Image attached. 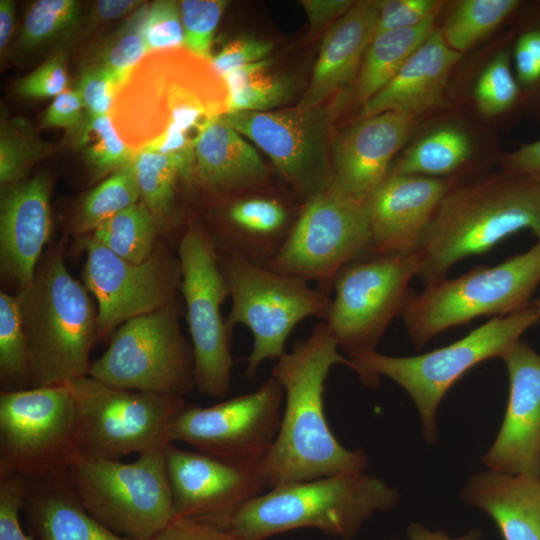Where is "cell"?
Wrapping results in <instances>:
<instances>
[{
	"label": "cell",
	"mask_w": 540,
	"mask_h": 540,
	"mask_svg": "<svg viewBox=\"0 0 540 540\" xmlns=\"http://www.w3.org/2000/svg\"><path fill=\"white\" fill-rule=\"evenodd\" d=\"M224 77L185 47L148 52L118 86L109 113L135 154L176 159L196 172L195 147L204 130L229 111Z\"/></svg>",
	"instance_id": "1"
},
{
	"label": "cell",
	"mask_w": 540,
	"mask_h": 540,
	"mask_svg": "<svg viewBox=\"0 0 540 540\" xmlns=\"http://www.w3.org/2000/svg\"><path fill=\"white\" fill-rule=\"evenodd\" d=\"M339 349L323 321L305 340L277 359L271 376L283 388L284 410L277 436L261 462L269 488L364 471L368 466L365 452L343 446L325 416L329 372L336 364L348 366Z\"/></svg>",
	"instance_id": "2"
},
{
	"label": "cell",
	"mask_w": 540,
	"mask_h": 540,
	"mask_svg": "<svg viewBox=\"0 0 540 540\" xmlns=\"http://www.w3.org/2000/svg\"><path fill=\"white\" fill-rule=\"evenodd\" d=\"M530 230L540 242V179L503 171L450 187L415 250L425 285L469 256Z\"/></svg>",
	"instance_id": "3"
},
{
	"label": "cell",
	"mask_w": 540,
	"mask_h": 540,
	"mask_svg": "<svg viewBox=\"0 0 540 540\" xmlns=\"http://www.w3.org/2000/svg\"><path fill=\"white\" fill-rule=\"evenodd\" d=\"M399 499L380 478L364 471L340 473L272 487L236 511L226 529L244 540L305 528L352 540L375 513L391 511Z\"/></svg>",
	"instance_id": "4"
},
{
	"label": "cell",
	"mask_w": 540,
	"mask_h": 540,
	"mask_svg": "<svg viewBox=\"0 0 540 540\" xmlns=\"http://www.w3.org/2000/svg\"><path fill=\"white\" fill-rule=\"evenodd\" d=\"M86 287L69 273L61 252L41 257L18 293L27 342L30 388L66 385L88 376L98 312Z\"/></svg>",
	"instance_id": "5"
},
{
	"label": "cell",
	"mask_w": 540,
	"mask_h": 540,
	"mask_svg": "<svg viewBox=\"0 0 540 540\" xmlns=\"http://www.w3.org/2000/svg\"><path fill=\"white\" fill-rule=\"evenodd\" d=\"M539 319L530 304L493 317L461 339L430 352L397 357L375 350L346 357L348 367L367 387L376 388L382 376L398 384L416 406L424 440L433 443L438 437L437 409L451 386L482 361L501 358Z\"/></svg>",
	"instance_id": "6"
},
{
	"label": "cell",
	"mask_w": 540,
	"mask_h": 540,
	"mask_svg": "<svg viewBox=\"0 0 540 540\" xmlns=\"http://www.w3.org/2000/svg\"><path fill=\"white\" fill-rule=\"evenodd\" d=\"M167 445L138 454L129 463L77 457L67 467V475L81 504L96 520L123 537L149 540L176 518Z\"/></svg>",
	"instance_id": "7"
},
{
	"label": "cell",
	"mask_w": 540,
	"mask_h": 540,
	"mask_svg": "<svg viewBox=\"0 0 540 540\" xmlns=\"http://www.w3.org/2000/svg\"><path fill=\"white\" fill-rule=\"evenodd\" d=\"M540 283V242L495 266L444 277L412 293L401 317L417 348L443 331L480 316H504L530 305Z\"/></svg>",
	"instance_id": "8"
},
{
	"label": "cell",
	"mask_w": 540,
	"mask_h": 540,
	"mask_svg": "<svg viewBox=\"0 0 540 540\" xmlns=\"http://www.w3.org/2000/svg\"><path fill=\"white\" fill-rule=\"evenodd\" d=\"M231 310L225 319L230 332L246 326L253 343L244 376L253 378L268 359L287 351L286 341L299 322L308 317L326 319L330 296L309 281L256 265L232 253H218Z\"/></svg>",
	"instance_id": "9"
},
{
	"label": "cell",
	"mask_w": 540,
	"mask_h": 540,
	"mask_svg": "<svg viewBox=\"0 0 540 540\" xmlns=\"http://www.w3.org/2000/svg\"><path fill=\"white\" fill-rule=\"evenodd\" d=\"M75 408L78 457L120 459L169 444L183 397L122 389L85 376L66 384Z\"/></svg>",
	"instance_id": "10"
},
{
	"label": "cell",
	"mask_w": 540,
	"mask_h": 540,
	"mask_svg": "<svg viewBox=\"0 0 540 540\" xmlns=\"http://www.w3.org/2000/svg\"><path fill=\"white\" fill-rule=\"evenodd\" d=\"M88 376L122 389L176 397L190 393L195 387L193 354L174 301L118 327Z\"/></svg>",
	"instance_id": "11"
},
{
	"label": "cell",
	"mask_w": 540,
	"mask_h": 540,
	"mask_svg": "<svg viewBox=\"0 0 540 540\" xmlns=\"http://www.w3.org/2000/svg\"><path fill=\"white\" fill-rule=\"evenodd\" d=\"M178 259L179 290L192 341L194 386L206 396L222 398L231 390L233 368L231 332L221 314L229 292L215 243L196 222L180 238Z\"/></svg>",
	"instance_id": "12"
},
{
	"label": "cell",
	"mask_w": 540,
	"mask_h": 540,
	"mask_svg": "<svg viewBox=\"0 0 540 540\" xmlns=\"http://www.w3.org/2000/svg\"><path fill=\"white\" fill-rule=\"evenodd\" d=\"M369 254L365 201L328 187L303 201L283 247L266 267L316 282L329 295L338 273Z\"/></svg>",
	"instance_id": "13"
},
{
	"label": "cell",
	"mask_w": 540,
	"mask_h": 540,
	"mask_svg": "<svg viewBox=\"0 0 540 540\" xmlns=\"http://www.w3.org/2000/svg\"><path fill=\"white\" fill-rule=\"evenodd\" d=\"M345 99L341 92L314 107L226 113L219 119L255 143L304 201L331 185L332 128Z\"/></svg>",
	"instance_id": "14"
},
{
	"label": "cell",
	"mask_w": 540,
	"mask_h": 540,
	"mask_svg": "<svg viewBox=\"0 0 540 540\" xmlns=\"http://www.w3.org/2000/svg\"><path fill=\"white\" fill-rule=\"evenodd\" d=\"M418 272L419 260L411 253L372 255L338 273L324 322L346 357L375 351L412 295L410 282Z\"/></svg>",
	"instance_id": "15"
},
{
	"label": "cell",
	"mask_w": 540,
	"mask_h": 540,
	"mask_svg": "<svg viewBox=\"0 0 540 540\" xmlns=\"http://www.w3.org/2000/svg\"><path fill=\"white\" fill-rule=\"evenodd\" d=\"M78 457L67 385L0 393V477L24 479L67 469Z\"/></svg>",
	"instance_id": "16"
},
{
	"label": "cell",
	"mask_w": 540,
	"mask_h": 540,
	"mask_svg": "<svg viewBox=\"0 0 540 540\" xmlns=\"http://www.w3.org/2000/svg\"><path fill=\"white\" fill-rule=\"evenodd\" d=\"M283 401V388L270 375L253 392L207 407L185 405L168 440L228 461H262L277 436Z\"/></svg>",
	"instance_id": "17"
},
{
	"label": "cell",
	"mask_w": 540,
	"mask_h": 540,
	"mask_svg": "<svg viewBox=\"0 0 540 540\" xmlns=\"http://www.w3.org/2000/svg\"><path fill=\"white\" fill-rule=\"evenodd\" d=\"M86 251L84 282L97 302V341L114 333L126 321L161 309L174 301L181 268L165 248L142 263L127 261L91 235L80 241Z\"/></svg>",
	"instance_id": "18"
},
{
	"label": "cell",
	"mask_w": 540,
	"mask_h": 540,
	"mask_svg": "<svg viewBox=\"0 0 540 540\" xmlns=\"http://www.w3.org/2000/svg\"><path fill=\"white\" fill-rule=\"evenodd\" d=\"M166 467L176 518L221 528L268 484L261 462H234L169 443Z\"/></svg>",
	"instance_id": "19"
},
{
	"label": "cell",
	"mask_w": 540,
	"mask_h": 540,
	"mask_svg": "<svg viewBox=\"0 0 540 540\" xmlns=\"http://www.w3.org/2000/svg\"><path fill=\"white\" fill-rule=\"evenodd\" d=\"M501 359L509 377L508 403L481 461L493 472L540 477V354L519 340Z\"/></svg>",
	"instance_id": "20"
},
{
	"label": "cell",
	"mask_w": 540,
	"mask_h": 540,
	"mask_svg": "<svg viewBox=\"0 0 540 540\" xmlns=\"http://www.w3.org/2000/svg\"><path fill=\"white\" fill-rule=\"evenodd\" d=\"M415 117L396 111L362 116L332 138L331 163L335 191L366 201L389 175L393 156L404 145Z\"/></svg>",
	"instance_id": "21"
},
{
	"label": "cell",
	"mask_w": 540,
	"mask_h": 540,
	"mask_svg": "<svg viewBox=\"0 0 540 540\" xmlns=\"http://www.w3.org/2000/svg\"><path fill=\"white\" fill-rule=\"evenodd\" d=\"M450 187L443 178L389 174L365 201L371 255L414 253Z\"/></svg>",
	"instance_id": "22"
},
{
	"label": "cell",
	"mask_w": 540,
	"mask_h": 540,
	"mask_svg": "<svg viewBox=\"0 0 540 540\" xmlns=\"http://www.w3.org/2000/svg\"><path fill=\"white\" fill-rule=\"evenodd\" d=\"M49 196V181L41 174L13 185L1 197V268L20 290L33 280L50 236Z\"/></svg>",
	"instance_id": "23"
},
{
	"label": "cell",
	"mask_w": 540,
	"mask_h": 540,
	"mask_svg": "<svg viewBox=\"0 0 540 540\" xmlns=\"http://www.w3.org/2000/svg\"><path fill=\"white\" fill-rule=\"evenodd\" d=\"M268 186L231 194L223 227L211 237L218 253L237 254L266 267L283 247L296 219L288 204L267 194ZM300 212V211H299Z\"/></svg>",
	"instance_id": "24"
},
{
	"label": "cell",
	"mask_w": 540,
	"mask_h": 540,
	"mask_svg": "<svg viewBox=\"0 0 540 540\" xmlns=\"http://www.w3.org/2000/svg\"><path fill=\"white\" fill-rule=\"evenodd\" d=\"M376 1H358L324 34L312 77L298 103L321 105L356 80L377 24Z\"/></svg>",
	"instance_id": "25"
},
{
	"label": "cell",
	"mask_w": 540,
	"mask_h": 540,
	"mask_svg": "<svg viewBox=\"0 0 540 540\" xmlns=\"http://www.w3.org/2000/svg\"><path fill=\"white\" fill-rule=\"evenodd\" d=\"M22 512L36 540H132L90 515L78 499L66 469L25 479Z\"/></svg>",
	"instance_id": "26"
},
{
	"label": "cell",
	"mask_w": 540,
	"mask_h": 540,
	"mask_svg": "<svg viewBox=\"0 0 540 540\" xmlns=\"http://www.w3.org/2000/svg\"><path fill=\"white\" fill-rule=\"evenodd\" d=\"M461 55L445 43L436 29L394 77L363 104L362 116L396 111L416 117L437 106Z\"/></svg>",
	"instance_id": "27"
},
{
	"label": "cell",
	"mask_w": 540,
	"mask_h": 540,
	"mask_svg": "<svg viewBox=\"0 0 540 540\" xmlns=\"http://www.w3.org/2000/svg\"><path fill=\"white\" fill-rule=\"evenodd\" d=\"M462 501L485 512L504 540H540V477L486 470L465 482Z\"/></svg>",
	"instance_id": "28"
},
{
	"label": "cell",
	"mask_w": 540,
	"mask_h": 540,
	"mask_svg": "<svg viewBox=\"0 0 540 540\" xmlns=\"http://www.w3.org/2000/svg\"><path fill=\"white\" fill-rule=\"evenodd\" d=\"M195 157L202 184L221 197L268 186V169L258 152L220 119L200 136Z\"/></svg>",
	"instance_id": "29"
},
{
	"label": "cell",
	"mask_w": 540,
	"mask_h": 540,
	"mask_svg": "<svg viewBox=\"0 0 540 540\" xmlns=\"http://www.w3.org/2000/svg\"><path fill=\"white\" fill-rule=\"evenodd\" d=\"M437 14L417 26L375 34L355 80V100L365 104L381 90L410 56L433 34Z\"/></svg>",
	"instance_id": "30"
},
{
	"label": "cell",
	"mask_w": 540,
	"mask_h": 540,
	"mask_svg": "<svg viewBox=\"0 0 540 540\" xmlns=\"http://www.w3.org/2000/svg\"><path fill=\"white\" fill-rule=\"evenodd\" d=\"M473 148V141L465 130L444 125L414 143L389 174L442 178L465 165Z\"/></svg>",
	"instance_id": "31"
},
{
	"label": "cell",
	"mask_w": 540,
	"mask_h": 540,
	"mask_svg": "<svg viewBox=\"0 0 540 540\" xmlns=\"http://www.w3.org/2000/svg\"><path fill=\"white\" fill-rule=\"evenodd\" d=\"M159 221L141 201L114 215L92 231V237L132 263L146 261L155 250Z\"/></svg>",
	"instance_id": "32"
},
{
	"label": "cell",
	"mask_w": 540,
	"mask_h": 540,
	"mask_svg": "<svg viewBox=\"0 0 540 540\" xmlns=\"http://www.w3.org/2000/svg\"><path fill=\"white\" fill-rule=\"evenodd\" d=\"M266 59L240 67L224 76L228 89V113L267 112L284 104L293 93L292 81L269 72Z\"/></svg>",
	"instance_id": "33"
},
{
	"label": "cell",
	"mask_w": 540,
	"mask_h": 540,
	"mask_svg": "<svg viewBox=\"0 0 540 540\" xmlns=\"http://www.w3.org/2000/svg\"><path fill=\"white\" fill-rule=\"evenodd\" d=\"M521 5L519 0H463L438 30L445 43L462 54L493 32Z\"/></svg>",
	"instance_id": "34"
},
{
	"label": "cell",
	"mask_w": 540,
	"mask_h": 540,
	"mask_svg": "<svg viewBox=\"0 0 540 540\" xmlns=\"http://www.w3.org/2000/svg\"><path fill=\"white\" fill-rule=\"evenodd\" d=\"M0 380L2 391L30 388V371L20 299L0 294Z\"/></svg>",
	"instance_id": "35"
},
{
	"label": "cell",
	"mask_w": 540,
	"mask_h": 540,
	"mask_svg": "<svg viewBox=\"0 0 540 540\" xmlns=\"http://www.w3.org/2000/svg\"><path fill=\"white\" fill-rule=\"evenodd\" d=\"M142 202L159 221L170 222L178 179L185 180L179 162L171 156L139 152L133 160Z\"/></svg>",
	"instance_id": "36"
},
{
	"label": "cell",
	"mask_w": 540,
	"mask_h": 540,
	"mask_svg": "<svg viewBox=\"0 0 540 540\" xmlns=\"http://www.w3.org/2000/svg\"><path fill=\"white\" fill-rule=\"evenodd\" d=\"M139 197L135 168L131 162L113 171L85 197L76 230L92 232L104 221L138 203Z\"/></svg>",
	"instance_id": "37"
},
{
	"label": "cell",
	"mask_w": 540,
	"mask_h": 540,
	"mask_svg": "<svg viewBox=\"0 0 540 540\" xmlns=\"http://www.w3.org/2000/svg\"><path fill=\"white\" fill-rule=\"evenodd\" d=\"M479 112L487 117L511 111L523 96L509 51L496 54L481 71L473 90Z\"/></svg>",
	"instance_id": "38"
},
{
	"label": "cell",
	"mask_w": 540,
	"mask_h": 540,
	"mask_svg": "<svg viewBox=\"0 0 540 540\" xmlns=\"http://www.w3.org/2000/svg\"><path fill=\"white\" fill-rule=\"evenodd\" d=\"M77 147L87 163L102 173L131 163L136 156L116 132L109 115L85 117L78 130Z\"/></svg>",
	"instance_id": "39"
},
{
	"label": "cell",
	"mask_w": 540,
	"mask_h": 540,
	"mask_svg": "<svg viewBox=\"0 0 540 540\" xmlns=\"http://www.w3.org/2000/svg\"><path fill=\"white\" fill-rule=\"evenodd\" d=\"M48 149L24 119L15 118L3 123L0 132L1 183L9 184L23 178Z\"/></svg>",
	"instance_id": "40"
},
{
	"label": "cell",
	"mask_w": 540,
	"mask_h": 540,
	"mask_svg": "<svg viewBox=\"0 0 540 540\" xmlns=\"http://www.w3.org/2000/svg\"><path fill=\"white\" fill-rule=\"evenodd\" d=\"M79 17L80 6L75 0H38L26 15L20 44L32 49L51 41L74 27Z\"/></svg>",
	"instance_id": "41"
},
{
	"label": "cell",
	"mask_w": 540,
	"mask_h": 540,
	"mask_svg": "<svg viewBox=\"0 0 540 540\" xmlns=\"http://www.w3.org/2000/svg\"><path fill=\"white\" fill-rule=\"evenodd\" d=\"M227 4L223 0H183L179 3L186 49L211 60L214 32Z\"/></svg>",
	"instance_id": "42"
},
{
	"label": "cell",
	"mask_w": 540,
	"mask_h": 540,
	"mask_svg": "<svg viewBox=\"0 0 540 540\" xmlns=\"http://www.w3.org/2000/svg\"><path fill=\"white\" fill-rule=\"evenodd\" d=\"M145 5L137 9L125 25L104 45L92 62L111 71L127 75L149 52L140 33Z\"/></svg>",
	"instance_id": "43"
},
{
	"label": "cell",
	"mask_w": 540,
	"mask_h": 540,
	"mask_svg": "<svg viewBox=\"0 0 540 540\" xmlns=\"http://www.w3.org/2000/svg\"><path fill=\"white\" fill-rule=\"evenodd\" d=\"M140 33L149 52L184 47L179 4L176 1L160 0L146 5Z\"/></svg>",
	"instance_id": "44"
},
{
	"label": "cell",
	"mask_w": 540,
	"mask_h": 540,
	"mask_svg": "<svg viewBox=\"0 0 540 540\" xmlns=\"http://www.w3.org/2000/svg\"><path fill=\"white\" fill-rule=\"evenodd\" d=\"M511 56L523 99L540 105V24L526 25L519 32Z\"/></svg>",
	"instance_id": "45"
},
{
	"label": "cell",
	"mask_w": 540,
	"mask_h": 540,
	"mask_svg": "<svg viewBox=\"0 0 540 540\" xmlns=\"http://www.w3.org/2000/svg\"><path fill=\"white\" fill-rule=\"evenodd\" d=\"M125 77L95 63L83 70L76 90L84 102L86 118L109 115L116 90Z\"/></svg>",
	"instance_id": "46"
},
{
	"label": "cell",
	"mask_w": 540,
	"mask_h": 540,
	"mask_svg": "<svg viewBox=\"0 0 540 540\" xmlns=\"http://www.w3.org/2000/svg\"><path fill=\"white\" fill-rule=\"evenodd\" d=\"M377 3L375 34L410 28L438 14L443 2L437 0H381Z\"/></svg>",
	"instance_id": "47"
},
{
	"label": "cell",
	"mask_w": 540,
	"mask_h": 540,
	"mask_svg": "<svg viewBox=\"0 0 540 540\" xmlns=\"http://www.w3.org/2000/svg\"><path fill=\"white\" fill-rule=\"evenodd\" d=\"M67 86L66 55L58 53L22 78L17 89L19 94L24 97L47 98L58 96L67 90Z\"/></svg>",
	"instance_id": "48"
},
{
	"label": "cell",
	"mask_w": 540,
	"mask_h": 540,
	"mask_svg": "<svg viewBox=\"0 0 540 540\" xmlns=\"http://www.w3.org/2000/svg\"><path fill=\"white\" fill-rule=\"evenodd\" d=\"M25 484L18 475L0 477V540H35L20 524Z\"/></svg>",
	"instance_id": "49"
},
{
	"label": "cell",
	"mask_w": 540,
	"mask_h": 540,
	"mask_svg": "<svg viewBox=\"0 0 540 540\" xmlns=\"http://www.w3.org/2000/svg\"><path fill=\"white\" fill-rule=\"evenodd\" d=\"M273 47V43L267 40L238 37L213 54L210 62L224 77L240 67L268 59Z\"/></svg>",
	"instance_id": "50"
},
{
	"label": "cell",
	"mask_w": 540,
	"mask_h": 540,
	"mask_svg": "<svg viewBox=\"0 0 540 540\" xmlns=\"http://www.w3.org/2000/svg\"><path fill=\"white\" fill-rule=\"evenodd\" d=\"M85 120V105L79 92L67 89L54 98L44 113L42 127L79 130Z\"/></svg>",
	"instance_id": "51"
},
{
	"label": "cell",
	"mask_w": 540,
	"mask_h": 540,
	"mask_svg": "<svg viewBox=\"0 0 540 540\" xmlns=\"http://www.w3.org/2000/svg\"><path fill=\"white\" fill-rule=\"evenodd\" d=\"M149 540H244L229 529L206 522L175 518Z\"/></svg>",
	"instance_id": "52"
},
{
	"label": "cell",
	"mask_w": 540,
	"mask_h": 540,
	"mask_svg": "<svg viewBox=\"0 0 540 540\" xmlns=\"http://www.w3.org/2000/svg\"><path fill=\"white\" fill-rule=\"evenodd\" d=\"M312 34L330 26L342 17L354 4L351 0H302Z\"/></svg>",
	"instance_id": "53"
},
{
	"label": "cell",
	"mask_w": 540,
	"mask_h": 540,
	"mask_svg": "<svg viewBox=\"0 0 540 540\" xmlns=\"http://www.w3.org/2000/svg\"><path fill=\"white\" fill-rule=\"evenodd\" d=\"M503 171L540 179V138L508 153L503 158Z\"/></svg>",
	"instance_id": "54"
},
{
	"label": "cell",
	"mask_w": 540,
	"mask_h": 540,
	"mask_svg": "<svg viewBox=\"0 0 540 540\" xmlns=\"http://www.w3.org/2000/svg\"><path fill=\"white\" fill-rule=\"evenodd\" d=\"M482 538V533L477 528H471L461 535L452 536L440 529H430L424 524L412 522L406 528L405 537L390 540H482Z\"/></svg>",
	"instance_id": "55"
},
{
	"label": "cell",
	"mask_w": 540,
	"mask_h": 540,
	"mask_svg": "<svg viewBox=\"0 0 540 540\" xmlns=\"http://www.w3.org/2000/svg\"><path fill=\"white\" fill-rule=\"evenodd\" d=\"M135 0H101L95 5V16L98 20H112L134 11L141 5Z\"/></svg>",
	"instance_id": "56"
},
{
	"label": "cell",
	"mask_w": 540,
	"mask_h": 540,
	"mask_svg": "<svg viewBox=\"0 0 540 540\" xmlns=\"http://www.w3.org/2000/svg\"><path fill=\"white\" fill-rule=\"evenodd\" d=\"M15 3L11 0L0 1V49L6 48L14 27Z\"/></svg>",
	"instance_id": "57"
},
{
	"label": "cell",
	"mask_w": 540,
	"mask_h": 540,
	"mask_svg": "<svg viewBox=\"0 0 540 540\" xmlns=\"http://www.w3.org/2000/svg\"><path fill=\"white\" fill-rule=\"evenodd\" d=\"M536 310L537 312L540 314V297H538L535 301H533L532 303H530Z\"/></svg>",
	"instance_id": "58"
}]
</instances>
